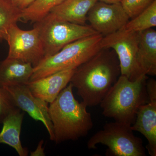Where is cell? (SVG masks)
I'll return each instance as SVG.
<instances>
[{
  "instance_id": "cell-18",
  "label": "cell",
  "mask_w": 156,
  "mask_h": 156,
  "mask_svg": "<svg viewBox=\"0 0 156 156\" xmlns=\"http://www.w3.org/2000/svg\"><path fill=\"white\" fill-rule=\"evenodd\" d=\"M21 17V9L14 5L11 1L0 0V41H5L9 28Z\"/></svg>"
},
{
  "instance_id": "cell-1",
  "label": "cell",
  "mask_w": 156,
  "mask_h": 156,
  "mask_svg": "<svg viewBox=\"0 0 156 156\" xmlns=\"http://www.w3.org/2000/svg\"><path fill=\"white\" fill-rule=\"evenodd\" d=\"M121 75L117 56L102 49L76 69L70 83L87 107L100 104Z\"/></svg>"
},
{
  "instance_id": "cell-6",
  "label": "cell",
  "mask_w": 156,
  "mask_h": 156,
  "mask_svg": "<svg viewBox=\"0 0 156 156\" xmlns=\"http://www.w3.org/2000/svg\"><path fill=\"white\" fill-rule=\"evenodd\" d=\"M34 26L38 28L43 43L44 58L54 55L73 42L98 34L90 26L76 24L49 14Z\"/></svg>"
},
{
  "instance_id": "cell-20",
  "label": "cell",
  "mask_w": 156,
  "mask_h": 156,
  "mask_svg": "<svg viewBox=\"0 0 156 156\" xmlns=\"http://www.w3.org/2000/svg\"><path fill=\"white\" fill-rule=\"evenodd\" d=\"M17 108L9 91L0 87V124H2L6 117Z\"/></svg>"
},
{
  "instance_id": "cell-4",
  "label": "cell",
  "mask_w": 156,
  "mask_h": 156,
  "mask_svg": "<svg viewBox=\"0 0 156 156\" xmlns=\"http://www.w3.org/2000/svg\"><path fill=\"white\" fill-rule=\"evenodd\" d=\"M103 37L98 33L80 39L66 45L54 55L44 58L34 67L29 82L61 71L77 68L101 50V42Z\"/></svg>"
},
{
  "instance_id": "cell-16",
  "label": "cell",
  "mask_w": 156,
  "mask_h": 156,
  "mask_svg": "<svg viewBox=\"0 0 156 156\" xmlns=\"http://www.w3.org/2000/svg\"><path fill=\"white\" fill-rule=\"evenodd\" d=\"M24 115L20 109H15L3 121L2 129L0 132V144L10 146L20 156H27L28 154L27 149L22 146L20 140Z\"/></svg>"
},
{
  "instance_id": "cell-12",
  "label": "cell",
  "mask_w": 156,
  "mask_h": 156,
  "mask_svg": "<svg viewBox=\"0 0 156 156\" xmlns=\"http://www.w3.org/2000/svg\"><path fill=\"white\" fill-rule=\"evenodd\" d=\"M148 102L140 108L134 124L133 131L141 133L147 140L146 148L149 154L156 156V96L148 97Z\"/></svg>"
},
{
  "instance_id": "cell-23",
  "label": "cell",
  "mask_w": 156,
  "mask_h": 156,
  "mask_svg": "<svg viewBox=\"0 0 156 156\" xmlns=\"http://www.w3.org/2000/svg\"><path fill=\"white\" fill-rule=\"evenodd\" d=\"M97 2L108 3V4H115V3H121L122 0H96Z\"/></svg>"
},
{
  "instance_id": "cell-17",
  "label": "cell",
  "mask_w": 156,
  "mask_h": 156,
  "mask_svg": "<svg viewBox=\"0 0 156 156\" xmlns=\"http://www.w3.org/2000/svg\"><path fill=\"white\" fill-rule=\"evenodd\" d=\"M64 0H35L25 9L21 10V20L24 22L36 23L46 17L52 9Z\"/></svg>"
},
{
  "instance_id": "cell-9",
  "label": "cell",
  "mask_w": 156,
  "mask_h": 156,
  "mask_svg": "<svg viewBox=\"0 0 156 156\" xmlns=\"http://www.w3.org/2000/svg\"><path fill=\"white\" fill-rule=\"evenodd\" d=\"M130 18L121 3L108 4L97 2L87 14L90 26L105 36L122 28Z\"/></svg>"
},
{
  "instance_id": "cell-24",
  "label": "cell",
  "mask_w": 156,
  "mask_h": 156,
  "mask_svg": "<svg viewBox=\"0 0 156 156\" xmlns=\"http://www.w3.org/2000/svg\"><path fill=\"white\" fill-rule=\"evenodd\" d=\"M10 1H11V2H12V1H14V0H10Z\"/></svg>"
},
{
  "instance_id": "cell-10",
  "label": "cell",
  "mask_w": 156,
  "mask_h": 156,
  "mask_svg": "<svg viewBox=\"0 0 156 156\" xmlns=\"http://www.w3.org/2000/svg\"><path fill=\"white\" fill-rule=\"evenodd\" d=\"M4 88L11 94L18 108L26 112L36 121H41L44 124L49 133L50 139L54 141L53 126L49 116L48 102L34 96L27 84Z\"/></svg>"
},
{
  "instance_id": "cell-11",
  "label": "cell",
  "mask_w": 156,
  "mask_h": 156,
  "mask_svg": "<svg viewBox=\"0 0 156 156\" xmlns=\"http://www.w3.org/2000/svg\"><path fill=\"white\" fill-rule=\"evenodd\" d=\"M76 69H70L54 73L32 81L27 85L34 96L52 103L70 82Z\"/></svg>"
},
{
  "instance_id": "cell-15",
  "label": "cell",
  "mask_w": 156,
  "mask_h": 156,
  "mask_svg": "<svg viewBox=\"0 0 156 156\" xmlns=\"http://www.w3.org/2000/svg\"><path fill=\"white\" fill-rule=\"evenodd\" d=\"M96 0H64L49 14L58 19L80 25H85L87 14Z\"/></svg>"
},
{
  "instance_id": "cell-3",
  "label": "cell",
  "mask_w": 156,
  "mask_h": 156,
  "mask_svg": "<svg viewBox=\"0 0 156 156\" xmlns=\"http://www.w3.org/2000/svg\"><path fill=\"white\" fill-rule=\"evenodd\" d=\"M147 76L130 81L120 75L101 101L102 114L115 121L132 126L140 106L148 102L146 89Z\"/></svg>"
},
{
  "instance_id": "cell-7",
  "label": "cell",
  "mask_w": 156,
  "mask_h": 156,
  "mask_svg": "<svg viewBox=\"0 0 156 156\" xmlns=\"http://www.w3.org/2000/svg\"><path fill=\"white\" fill-rule=\"evenodd\" d=\"M138 32L128 31L122 28L104 36L101 42V49H113L119 59L121 75L130 81L136 80L145 75L140 70L137 60Z\"/></svg>"
},
{
  "instance_id": "cell-19",
  "label": "cell",
  "mask_w": 156,
  "mask_h": 156,
  "mask_svg": "<svg viewBox=\"0 0 156 156\" xmlns=\"http://www.w3.org/2000/svg\"><path fill=\"white\" fill-rule=\"evenodd\" d=\"M156 26V0L122 27L128 31L140 32Z\"/></svg>"
},
{
  "instance_id": "cell-22",
  "label": "cell",
  "mask_w": 156,
  "mask_h": 156,
  "mask_svg": "<svg viewBox=\"0 0 156 156\" xmlns=\"http://www.w3.org/2000/svg\"><path fill=\"white\" fill-rule=\"evenodd\" d=\"M35 1V0H14L11 2L18 9L22 10L28 7Z\"/></svg>"
},
{
  "instance_id": "cell-13",
  "label": "cell",
  "mask_w": 156,
  "mask_h": 156,
  "mask_svg": "<svg viewBox=\"0 0 156 156\" xmlns=\"http://www.w3.org/2000/svg\"><path fill=\"white\" fill-rule=\"evenodd\" d=\"M136 60L145 75H156V31L153 28L138 32Z\"/></svg>"
},
{
  "instance_id": "cell-5",
  "label": "cell",
  "mask_w": 156,
  "mask_h": 156,
  "mask_svg": "<svg viewBox=\"0 0 156 156\" xmlns=\"http://www.w3.org/2000/svg\"><path fill=\"white\" fill-rule=\"evenodd\" d=\"M131 126L116 121L106 123L88 140L87 147L95 149L98 144L106 146L107 156H146L142 139L134 135Z\"/></svg>"
},
{
  "instance_id": "cell-2",
  "label": "cell",
  "mask_w": 156,
  "mask_h": 156,
  "mask_svg": "<svg viewBox=\"0 0 156 156\" xmlns=\"http://www.w3.org/2000/svg\"><path fill=\"white\" fill-rule=\"evenodd\" d=\"M69 83L50 103L48 112L53 126L54 140L57 144L66 140H78L87 136L93 127L87 106L76 100Z\"/></svg>"
},
{
  "instance_id": "cell-8",
  "label": "cell",
  "mask_w": 156,
  "mask_h": 156,
  "mask_svg": "<svg viewBox=\"0 0 156 156\" xmlns=\"http://www.w3.org/2000/svg\"><path fill=\"white\" fill-rule=\"evenodd\" d=\"M5 41L9 46L7 58H15L30 63L33 67L44 58V51L38 28L24 30L17 23L11 27Z\"/></svg>"
},
{
  "instance_id": "cell-14",
  "label": "cell",
  "mask_w": 156,
  "mask_h": 156,
  "mask_svg": "<svg viewBox=\"0 0 156 156\" xmlns=\"http://www.w3.org/2000/svg\"><path fill=\"white\" fill-rule=\"evenodd\" d=\"M33 70L30 63L7 57L0 62V87L27 84Z\"/></svg>"
},
{
  "instance_id": "cell-21",
  "label": "cell",
  "mask_w": 156,
  "mask_h": 156,
  "mask_svg": "<svg viewBox=\"0 0 156 156\" xmlns=\"http://www.w3.org/2000/svg\"><path fill=\"white\" fill-rule=\"evenodd\" d=\"M155 0H122L121 4L132 19L149 7Z\"/></svg>"
}]
</instances>
